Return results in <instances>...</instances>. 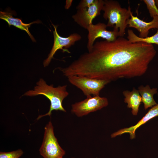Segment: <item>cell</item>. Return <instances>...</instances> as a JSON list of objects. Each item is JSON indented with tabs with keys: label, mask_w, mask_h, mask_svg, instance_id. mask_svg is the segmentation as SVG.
Segmentation results:
<instances>
[{
	"label": "cell",
	"mask_w": 158,
	"mask_h": 158,
	"mask_svg": "<svg viewBox=\"0 0 158 158\" xmlns=\"http://www.w3.org/2000/svg\"><path fill=\"white\" fill-rule=\"evenodd\" d=\"M156 54L152 44L132 43L119 37L114 41H98L66 68L68 76H84L109 81L140 76Z\"/></svg>",
	"instance_id": "obj_1"
},
{
	"label": "cell",
	"mask_w": 158,
	"mask_h": 158,
	"mask_svg": "<svg viewBox=\"0 0 158 158\" xmlns=\"http://www.w3.org/2000/svg\"><path fill=\"white\" fill-rule=\"evenodd\" d=\"M67 86L66 85L54 87L53 85H48L43 79L40 78L33 90L27 91L23 96H33L42 95L50 101V105L49 111L45 114L39 115L37 118L38 120L45 116H51L53 110L66 112L62 106V102L69 95L66 90Z\"/></svg>",
	"instance_id": "obj_2"
},
{
	"label": "cell",
	"mask_w": 158,
	"mask_h": 158,
	"mask_svg": "<svg viewBox=\"0 0 158 158\" xmlns=\"http://www.w3.org/2000/svg\"><path fill=\"white\" fill-rule=\"evenodd\" d=\"M102 10L104 11V18L108 20L107 27L118 29L119 37H123L127 25V21L130 17L132 12L130 6L127 9L121 7L117 1L105 0Z\"/></svg>",
	"instance_id": "obj_3"
},
{
	"label": "cell",
	"mask_w": 158,
	"mask_h": 158,
	"mask_svg": "<svg viewBox=\"0 0 158 158\" xmlns=\"http://www.w3.org/2000/svg\"><path fill=\"white\" fill-rule=\"evenodd\" d=\"M44 128L43 141L39 150L40 154L44 158H63L65 152L60 147L55 136L51 121Z\"/></svg>",
	"instance_id": "obj_4"
},
{
	"label": "cell",
	"mask_w": 158,
	"mask_h": 158,
	"mask_svg": "<svg viewBox=\"0 0 158 158\" xmlns=\"http://www.w3.org/2000/svg\"><path fill=\"white\" fill-rule=\"evenodd\" d=\"M67 78L71 84L80 89L86 97L91 95L99 96L100 91L110 83L106 80L81 76H71Z\"/></svg>",
	"instance_id": "obj_5"
},
{
	"label": "cell",
	"mask_w": 158,
	"mask_h": 158,
	"mask_svg": "<svg viewBox=\"0 0 158 158\" xmlns=\"http://www.w3.org/2000/svg\"><path fill=\"white\" fill-rule=\"evenodd\" d=\"M108 103L106 97L88 96L84 100L72 104L71 112L78 117H82L107 106Z\"/></svg>",
	"instance_id": "obj_6"
},
{
	"label": "cell",
	"mask_w": 158,
	"mask_h": 158,
	"mask_svg": "<svg viewBox=\"0 0 158 158\" xmlns=\"http://www.w3.org/2000/svg\"><path fill=\"white\" fill-rule=\"evenodd\" d=\"M107 24L100 22L93 24H91L87 29L88 31L87 48L88 51H90L95 40L101 37L109 42L114 41L119 36V30L114 28L112 31L106 29Z\"/></svg>",
	"instance_id": "obj_7"
},
{
	"label": "cell",
	"mask_w": 158,
	"mask_h": 158,
	"mask_svg": "<svg viewBox=\"0 0 158 158\" xmlns=\"http://www.w3.org/2000/svg\"><path fill=\"white\" fill-rule=\"evenodd\" d=\"M104 3V0H95L89 7L77 10L72 16L74 21L82 27L87 29L93 19L100 15Z\"/></svg>",
	"instance_id": "obj_8"
},
{
	"label": "cell",
	"mask_w": 158,
	"mask_h": 158,
	"mask_svg": "<svg viewBox=\"0 0 158 158\" xmlns=\"http://www.w3.org/2000/svg\"><path fill=\"white\" fill-rule=\"evenodd\" d=\"M51 23L54 29L53 31L54 44L48 57L44 61L43 63L44 67L49 65L51 59L53 58L54 55L58 49H61L64 52L66 51L63 48L68 51L67 49L74 45L76 42L80 40L82 38L80 35L76 33L71 34L67 37H61L59 35L57 32L58 25Z\"/></svg>",
	"instance_id": "obj_9"
},
{
	"label": "cell",
	"mask_w": 158,
	"mask_h": 158,
	"mask_svg": "<svg viewBox=\"0 0 158 158\" xmlns=\"http://www.w3.org/2000/svg\"><path fill=\"white\" fill-rule=\"evenodd\" d=\"M130 18L127 20V24L130 27L136 29L139 32V37L144 38L148 37L149 30L152 28L158 29V16L154 17L152 20L148 22L139 19L137 16H134L133 12L130 13Z\"/></svg>",
	"instance_id": "obj_10"
},
{
	"label": "cell",
	"mask_w": 158,
	"mask_h": 158,
	"mask_svg": "<svg viewBox=\"0 0 158 158\" xmlns=\"http://www.w3.org/2000/svg\"><path fill=\"white\" fill-rule=\"evenodd\" d=\"M158 116V104H157L152 107L145 116L135 125L129 128L121 129L112 134L111 137L113 138L125 133H129L130 135V138L133 139L135 137V131L137 128L149 120Z\"/></svg>",
	"instance_id": "obj_11"
},
{
	"label": "cell",
	"mask_w": 158,
	"mask_h": 158,
	"mask_svg": "<svg viewBox=\"0 0 158 158\" xmlns=\"http://www.w3.org/2000/svg\"><path fill=\"white\" fill-rule=\"evenodd\" d=\"M0 18L6 21L8 23L9 26L12 25L21 30H25L28 34L32 40L36 42V40L30 32L29 28L31 25L33 23H39L41 21L38 20L28 24L23 23L22 20L19 18H16L13 16V13L11 11L0 12Z\"/></svg>",
	"instance_id": "obj_12"
},
{
	"label": "cell",
	"mask_w": 158,
	"mask_h": 158,
	"mask_svg": "<svg viewBox=\"0 0 158 158\" xmlns=\"http://www.w3.org/2000/svg\"><path fill=\"white\" fill-rule=\"evenodd\" d=\"M123 93L125 97L124 102L127 103V107L132 109L131 112L133 115H137L139 106L142 102V98L138 90L134 87L131 91L125 90Z\"/></svg>",
	"instance_id": "obj_13"
},
{
	"label": "cell",
	"mask_w": 158,
	"mask_h": 158,
	"mask_svg": "<svg viewBox=\"0 0 158 158\" xmlns=\"http://www.w3.org/2000/svg\"><path fill=\"white\" fill-rule=\"evenodd\" d=\"M138 90L141 97L142 102L144 104L145 110L157 104L153 98L154 95L157 92V88L151 89L148 85L145 87L141 85L139 87Z\"/></svg>",
	"instance_id": "obj_14"
},
{
	"label": "cell",
	"mask_w": 158,
	"mask_h": 158,
	"mask_svg": "<svg viewBox=\"0 0 158 158\" xmlns=\"http://www.w3.org/2000/svg\"><path fill=\"white\" fill-rule=\"evenodd\" d=\"M128 39L132 43L143 42L148 44H156L158 45V29L156 33L150 37L142 38L138 36L131 30H128Z\"/></svg>",
	"instance_id": "obj_15"
},
{
	"label": "cell",
	"mask_w": 158,
	"mask_h": 158,
	"mask_svg": "<svg viewBox=\"0 0 158 158\" xmlns=\"http://www.w3.org/2000/svg\"><path fill=\"white\" fill-rule=\"evenodd\" d=\"M143 1L146 4L150 16L152 18L158 16V9L156 5L155 0H143Z\"/></svg>",
	"instance_id": "obj_16"
},
{
	"label": "cell",
	"mask_w": 158,
	"mask_h": 158,
	"mask_svg": "<svg viewBox=\"0 0 158 158\" xmlns=\"http://www.w3.org/2000/svg\"><path fill=\"white\" fill-rule=\"evenodd\" d=\"M23 153L21 149L7 152H1L0 158H19Z\"/></svg>",
	"instance_id": "obj_17"
},
{
	"label": "cell",
	"mask_w": 158,
	"mask_h": 158,
	"mask_svg": "<svg viewBox=\"0 0 158 158\" xmlns=\"http://www.w3.org/2000/svg\"><path fill=\"white\" fill-rule=\"evenodd\" d=\"M95 0H82L76 7L77 10L88 7L92 5Z\"/></svg>",
	"instance_id": "obj_18"
},
{
	"label": "cell",
	"mask_w": 158,
	"mask_h": 158,
	"mask_svg": "<svg viewBox=\"0 0 158 158\" xmlns=\"http://www.w3.org/2000/svg\"><path fill=\"white\" fill-rule=\"evenodd\" d=\"M73 0H67L66 1V5L65 6V8L68 9L72 5Z\"/></svg>",
	"instance_id": "obj_19"
},
{
	"label": "cell",
	"mask_w": 158,
	"mask_h": 158,
	"mask_svg": "<svg viewBox=\"0 0 158 158\" xmlns=\"http://www.w3.org/2000/svg\"><path fill=\"white\" fill-rule=\"evenodd\" d=\"M155 2L156 5L158 9V0H155Z\"/></svg>",
	"instance_id": "obj_20"
},
{
	"label": "cell",
	"mask_w": 158,
	"mask_h": 158,
	"mask_svg": "<svg viewBox=\"0 0 158 158\" xmlns=\"http://www.w3.org/2000/svg\"></svg>",
	"instance_id": "obj_21"
}]
</instances>
